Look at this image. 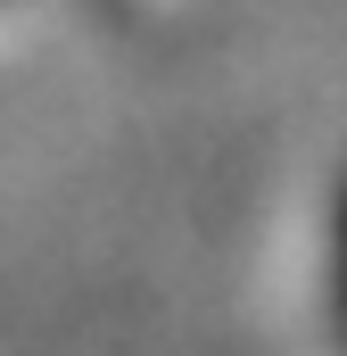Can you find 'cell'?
Returning a JSON list of instances; mask_svg holds the SVG:
<instances>
[{"mask_svg":"<svg viewBox=\"0 0 347 356\" xmlns=\"http://www.w3.org/2000/svg\"><path fill=\"white\" fill-rule=\"evenodd\" d=\"M339 323H347V207H339Z\"/></svg>","mask_w":347,"mask_h":356,"instance_id":"6da1fadb","label":"cell"}]
</instances>
